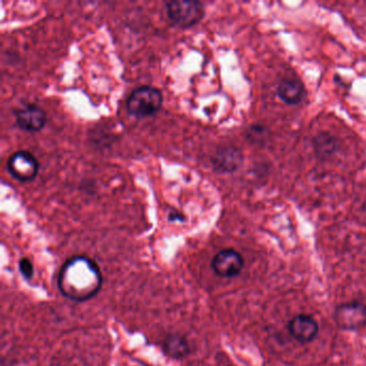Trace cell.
Wrapping results in <instances>:
<instances>
[{"label": "cell", "mask_w": 366, "mask_h": 366, "mask_svg": "<svg viewBox=\"0 0 366 366\" xmlns=\"http://www.w3.org/2000/svg\"><path fill=\"white\" fill-rule=\"evenodd\" d=\"M104 284L100 267L87 256L68 259L58 274V289L65 298L74 302H85L95 298Z\"/></svg>", "instance_id": "obj_1"}, {"label": "cell", "mask_w": 366, "mask_h": 366, "mask_svg": "<svg viewBox=\"0 0 366 366\" xmlns=\"http://www.w3.org/2000/svg\"><path fill=\"white\" fill-rule=\"evenodd\" d=\"M162 94L152 87L135 89L127 99V111L137 118L154 116L162 106Z\"/></svg>", "instance_id": "obj_2"}, {"label": "cell", "mask_w": 366, "mask_h": 366, "mask_svg": "<svg viewBox=\"0 0 366 366\" xmlns=\"http://www.w3.org/2000/svg\"><path fill=\"white\" fill-rule=\"evenodd\" d=\"M166 9L169 20L181 28L198 24L206 14L200 1H170L166 4Z\"/></svg>", "instance_id": "obj_3"}, {"label": "cell", "mask_w": 366, "mask_h": 366, "mask_svg": "<svg viewBox=\"0 0 366 366\" xmlns=\"http://www.w3.org/2000/svg\"><path fill=\"white\" fill-rule=\"evenodd\" d=\"M8 171L20 182H30L37 177L39 164L33 155L26 150H18L8 159Z\"/></svg>", "instance_id": "obj_4"}, {"label": "cell", "mask_w": 366, "mask_h": 366, "mask_svg": "<svg viewBox=\"0 0 366 366\" xmlns=\"http://www.w3.org/2000/svg\"><path fill=\"white\" fill-rule=\"evenodd\" d=\"M244 267V259L234 250H221L212 260V269L219 277L232 278L238 276Z\"/></svg>", "instance_id": "obj_5"}, {"label": "cell", "mask_w": 366, "mask_h": 366, "mask_svg": "<svg viewBox=\"0 0 366 366\" xmlns=\"http://www.w3.org/2000/svg\"><path fill=\"white\" fill-rule=\"evenodd\" d=\"M338 327L345 330H357L366 324V307L361 303L340 305L336 311Z\"/></svg>", "instance_id": "obj_6"}, {"label": "cell", "mask_w": 366, "mask_h": 366, "mask_svg": "<svg viewBox=\"0 0 366 366\" xmlns=\"http://www.w3.org/2000/svg\"><path fill=\"white\" fill-rule=\"evenodd\" d=\"M14 115L18 126L28 133L40 131L47 124V113L37 104H25Z\"/></svg>", "instance_id": "obj_7"}, {"label": "cell", "mask_w": 366, "mask_h": 366, "mask_svg": "<svg viewBox=\"0 0 366 366\" xmlns=\"http://www.w3.org/2000/svg\"><path fill=\"white\" fill-rule=\"evenodd\" d=\"M288 330L294 340L305 344L315 340L319 332V326L311 316L298 315L292 318L288 324Z\"/></svg>", "instance_id": "obj_8"}, {"label": "cell", "mask_w": 366, "mask_h": 366, "mask_svg": "<svg viewBox=\"0 0 366 366\" xmlns=\"http://www.w3.org/2000/svg\"><path fill=\"white\" fill-rule=\"evenodd\" d=\"M213 166L221 173H230L238 170L243 162V155L240 150L228 146L221 148L212 159Z\"/></svg>", "instance_id": "obj_9"}, {"label": "cell", "mask_w": 366, "mask_h": 366, "mask_svg": "<svg viewBox=\"0 0 366 366\" xmlns=\"http://www.w3.org/2000/svg\"><path fill=\"white\" fill-rule=\"evenodd\" d=\"M277 95L284 104L294 106L302 101L305 96V89L299 79H284L278 85Z\"/></svg>", "instance_id": "obj_10"}, {"label": "cell", "mask_w": 366, "mask_h": 366, "mask_svg": "<svg viewBox=\"0 0 366 366\" xmlns=\"http://www.w3.org/2000/svg\"><path fill=\"white\" fill-rule=\"evenodd\" d=\"M162 350L171 359L182 360L188 357L190 347L185 336L179 333L169 334L162 343Z\"/></svg>", "instance_id": "obj_11"}, {"label": "cell", "mask_w": 366, "mask_h": 366, "mask_svg": "<svg viewBox=\"0 0 366 366\" xmlns=\"http://www.w3.org/2000/svg\"><path fill=\"white\" fill-rule=\"evenodd\" d=\"M267 135H269V133H267V128L262 126H254L248 131V138L253 143L261 144L267 140Z\"/></svg>", "instance_id": "obj_12"}, {"label": "cell", "mask_w": 366, "mask_h": 366, "mask_svg": "<svg viewBox=\"0 0 366 366\" xmlns=\"http://www.w3.org/2000/svg\"><path fill=\"white\" fill-rule=\"evenodd\" d=\"M18 271H20L21 275L24 277V279L29 280L33 278V265L31 261L28 258H22L18 261Z\"/></svg>", "instance_id": "obj_13"}]
</instances>
